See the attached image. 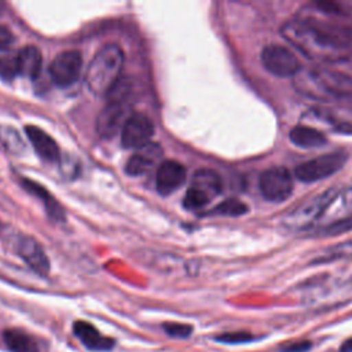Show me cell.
<instances>
[{
  "label": "cell",
  "mask_w": 352,
  "mask_h": 352,
  "mask_svg": "<svg viewBox=\"0 0 352 352\" xmlns=\"http://www.w3.org/2000/svg\"><path fill=\"white\" fill-rule=\"evenodd\" d=\"M319 120L329 124L333 129L342 133H352V114L340 109H315Z\"/></svg>",
  "instance_id": "44dd1931"
},
{
  "label": "cell",
  "mask_w": 352,
  "mask_h": 352,
  "mask_svg": "<svg viewBox=\"0 0 352 352\" xmlns=\"http://www.w3.org/2000/svg\"><path fill=\"white\" fill-rule=\"evenodd\" d=\"M4 7H6V4L3 3V1H0V15H1V12H3V10H4Z\"/></svg>",
  "instance_id": "1f68e13d"
},
{
  "label": "cell",
  "mask_w": 352,
  "mask_h": 352,
  "mask_svg": "<svg viewBox=\"0 0 352 352\" xmlns=\"http://www.w3.org/2000/svg\"><path fill=\"white\" fill-rule=\"evenodd\" d=\"M12 40H14V37H12L11 30L7 26L0 25V51L7 50L11 45Z\"/></svg>",
  "instance_id": "f1b7e54d"
},
{
  "label": "cell",
  "mask_w": 352,
  "mask_h": 352,
  "mask_svg": "<svg viewBox=\"0 0 352 352\" xmlns=\"http://www.w3.org/2000/svg\"><path fill=\"white\" fill-rule=\"evenodd\" d=\"M253 337L249 333L245 331H234V333H224L216 337L217 341L226 342V344H241V342H248Z\"/></svg>",
  "instance_id": "4316f807"
},
{
  "label": "cell",
  "mask_w": 352,
  "mask_h": 352,
  "mask_svg": "<svg viewBox=\"0 0 352 352\" xmlns=\"http://www.w3.org/2000/svg\"><path fill=\"white\" fill-rule=\"evenodd\" d=\"M348 256H352V242L338 245L337 248H334V249L329 250V253L326 254L324 260H333V258L348 257Z\"/></svg>",
  "instance_id": "83f0119b"
},
{
  "label": "cell",
  "mask_w": 352,
  "mask_h": 352,
  "mask_svg": "<svg viewBox=\"0 0 352 352\" xmlns=\"http://www.w3.org/2000/svg\"><path fill=\"white\" fill-rule=\"evenodd\" d=\"M290 140L302 148H315L326 144V136L316 128L308 125H296L289 133Z\"/></svg>",
  "instance_id": "ffe728a7"
},
{
  "label": "cell",
  "mask_w": 352,
  "mask_h": 352,
  "mask_svg": "<svg viewBox=\"0 0 352 352\" xmlns=\"http://www.w3.org/2000/svg\"><path fill=\"white\" fill-rule=\"evenodd\" d=\"M154 133L153 121L143 113L129 116L121 131V143L125 148H142L150 143Z\"/></svg>",
  "instance_id": "7c38bea8"
},
{
  "label": "cell",
  "mask_w": 352,
  "mask_h": 352,
  "mask_svg": "<svg viewBox=\"0 0 352 352\" xmlns=\"http://www.w3.org/2000/svg\"><path fill=\"white\" fill-rule=\"evenodd\" d=\"M16 63L19 76L28 77L30 80H36L41 70V54L36 45H26L21 48L16 54Z\"/></svg>",
  "instance_id": "ac0fdd59"
},
{
  "label": "cell",
  "mask_w": 352,
  "mask_h": 352,
  "mask_svg": "<svg viewBox=\"0 0 352 352\" xmlns=\"http://www.w3.org/2000/svg\"><path fill=\"white\" fill-rule=\"evenodd\" d=\"M74 334L78 340L92 351H110L114 345V340L102 336L96 327L84 320H77L73 326Z\"/></svg>",
  "instance_id": "e0dca14e"
},
{
  "label": "cell",
  "mask_w": 352,
  "mask_h": 352,
  "mask_svg": "<svg viewBox=\"0 0 352 352\" xmlns=\"http://www.w3.org/2000/svg\"><path fill=\"white\" fill-rule=\"evenodd\" d=\"M124 65V52L117 44L100 48L87 67L85 82L89 91L98 96L109 95L120 81Z\"/></svg>",
  "instance_id": "3957f363"
},
{
  "label": "cell",
  "mask_w": 352,
  "mask_h": 352,
  "mask_svg": "<svg viewBox=\"0 0 352 352\" xmlns=\"http://www.w3.org/2000/svg\"><path fill=\"white\" fill-rule=\"evenodd\" d=\"M82 55L77 50H69L58 54L48 69L52 82L60 88L73 85L81 74Z\"/></svg>",
  "instance_id": "9c48e42d"
},
{
  "label": "cell",
  "mask_w": 352,
  "mask_h": 352,
  "mask_svg": "<svg viewBox=\"0 0 352 352\" xmlns=\"http://www.w3.org/2000/svg\"><path fill=\"white\" fill-rule=\"evenodd\" d=\"M263 197L271 202H283L293 192V176L285 166L265 169L258 180Z\"/></svg>",
  "instance_id": "ba28073f"
},
{
  "label": "cell",
  "mask_w": 352,
  "mask_h": 352,
  "mask_svg": "<svg viewBox=\"0 0 352 352\" xmlns=\"http://www.w3.org/2000/svg\"><path fill=\"white\" fill-rule=\"evenodd\" d=\"M26 136L29 138L33 148L36 153L45 161L54 162L58 161L60 157L59 147L54 138H51L47 132H44L41 128L36 125H26L25 126Z\"/></svg>",
  "instance_id": "2e32d148"
},
{
  "label": "cell",
  "mask_w": 352,
  "mask_h": 352,
  "mask_svg": "<svg viewBox=\"0 0 352 352\" xmlns=\"http://www.w3.org/2000/svg\"><path fill=\"white\" fill-rule=\"evenodd\" d=\"M264 67L278 77H294L302 67L298 58L286 47L270 44L261 51Z\"/></svg>",
  "instance_id": "30bf717a"
},
{
  "label": "cell",
  "mask_w": 352,
  "mask_h": 352,
  "mask_svg": "<svg viewBox=\"0 0 352 352\" xmlns=\"http://www.w3.org/2000/svg\"><path fill=\"white\" fill-rule=\"evenodd\" d=\"M340 352H352V338H349L341 344Z\"/></svg>",
  "instance_id": "4dcf8cb0"
},
{
  "label": "cell",
  "mask_w": 352,
  "mask_h": 352,
  "mask_svg": "<svg viewBox=\"0 0 352 352\" xmlns=\"http://www.w3.org/2000/svg\"><path fill=\"white\" fill-rule=\"evenodd\" d=\"M16 76H19L16 56L15 55L0 56V78L6 81H11Z\"/></svg>",
  "instance_id": "d4e9b609"
},
{
  "label": "cell",
  "mask_w": 352,
  "mask_h": 352,
  "mask_svg": "<svg viewBox=\"0 0 352 352\" xmlns=\"http://www.w3.org/2000/svg\"><path fill=\"white\" fill-rule=\"evenodd\" d=\"M346 161V155L344 153H330L323 154L320 157H315L309 161L300 164L294 175L298 180L304 183H312L331 176L338 172Z\"/></svg>",
  "instance_id": "52a82bcc"
},
{
  "label": "cell",
  "mask_w": 352,
  "mask_h": 352,
  "mask_svg": "<svg viewBox=\"0 0 352 352\" xmlns=\"http://www.w3.org/2000/svg\"><path fill=\"white\" fill-rule=\"evenodd\" d=\"M18 254L38 275L47 276L50 272V260L43 246L32 236H22L18 242Z\"/></svg>",
  "instance_id": "5bb4252c"
},
{
  "label": "cell",
  "mask_w": 352,
  "mask_h": 352,
  "mask_svg": "<svg viewBox=\"0 0 352 352\" xmlns=\"http://www.w3.org/2000/svg\"><path fill=\"white\" fill-rule=\"evenodd\" d=\"M293 85L301 95L314 100L352 98V72L337 66L301 69L293 77Z\"/></svg>",
  "instance_id": "7a4b0ae2"
},
{
  "label": "cell",
  "mask_w": 352,
  "mask_h": 352,
  "mask_svg": "<svg viewBox=\"0 0 352 352\" xmlns=\"http://www.w3.org/2000/svg\"><path fill=\"white\" fill-rule=\"evenodd\" d=\"M22 186L26 191H29L30 194L40 198V201L45 206V210H47L48 216L52 220H55V221H63L65 220V212H63L62 206L41 184H38V183H36L30 179H22Z\"/></svg>",
  "instance_id": "d6986e66"
},
{
  "label": "cell",
  "mask_w": 352,
  "mask_h": 352,
  "mask_svg": "<svg viewBox=\"0 0 352 352\" xmlns=\"http://www.w3.org/2000/svg\"><path fill=\"white\" fill-rule=\"evenodd\" d=\"M164 331L173 338H187L192 333V327L186 323H165L164 324Z\"/></svg>",
  "instance_id": "484cf974"
},
{
  "label": "cell",
  "mask_w": 352,
  "mask_h": 352,
  "mask_svg": "<svg viewBox=\"0 0 352 352\" xmlns=\"http://www.w3.org/2000/svg\"><path fill=\"white\" fill-rule=\"evenodd\" d=\"M311 348V342L309 341H300V342H294L292 345H287L283 352H305Z\"/></svg>",
  "instance_id": "f546056e"
},
{
  "label": "cell",
  "mask_w": 352,
  "mask_h": 352,
  "mask_svg": "<svg viewBox=\"0 0 352 352\" xmlns=\"http://www.w3.org/2000/svg\"><path fill=\"white\" fill-rule=\"evenodd\" d=\"M311 230L314 235L324 236L352 230V187L338 192L336 191Z\"/></svg>",
  "instance_id": "277c9868"
},
{
  "label": "cell",
  "mask_w": 352,
  "mask_h": 352,
  "mask_svg": "<svg viewBox=\"0 0 352 352\" xmlns=\"http://www.w3.org/2000/svg\"><path fill=\"white\" fill-rule=\"evenodd\" d=\"M0 138H1V142L6 146L7 150H10V151H12L15 154L23 151V147H25L23 142H22L21 136L16 133L15 129L6 126L4 131L0 133Z\"/></svg>",
  "instance_id": "cb8c5ba5"
},
{
  "label": "cell",
  "mask_w": 352,
  "mask_h": 352,
  "mask_svg": "<svg viewBox=\"0 0 352 352\" xmlns=\"http://www.w3.org/2000/svg\"><path fill=\"white\" fill-rule=\"evenodd\" d=\"M162 147L157 143H148L133 153L125 165V172L129 176H140L148 172L161 158Z\"/></svg>",
  "instance_id": "9a60e30c"
},
{
  "label": "cell",
  "mask_w": 352,
  "mask_h": 352,
  "mask_svg": "<svg viewBox=\"0 0 352 352\" xmlns=\"http://www.w3.org/2000/svg\"><path fill=\"white\" fill-rule=\"evenodd\" d=\"M246 212H248V206L242 201L236 198H230L219 204L212 213L223 214V216H241Z\"/></svg>",
  "instance_id": "603a6c76"
},
{
  "label": "cell",
  "mask_w": 352,
  "mask_h": 352,
  "mask_svg": "<svg viewBox=\"0 0 352 352\" xmlns=\"http://www.w3.org/2000/svg\"><path fill=\"white\" fill-rule=\"evenodd\" d=\"M280 33L294 48L312 60L341 63L349 56L351 33L308 21L286 22Z\"/></svg>",
  "instance_id": "6da1fadb"
},
{
  "label": "cell",
  "mask_w": 352,
  "mask_h": 352,
  "mask_svg": "<svg viewBox=\"0 0 352 352\" xmlns=\"http://www.w3.org/2000/svg\"><path fill=\"white\" fill-rule=\"evenodd\" d=\"M129 106L125 99H110L96 117V132L100 138H113L129 118Z\"/></svg>",
  "instance_id": "8fae6325"
},
{
  "label": "cell",
  "mask_w": 352,
  "mask_h": 352,
  "mask_svg": "<svg viewBox=\"0 0 352 352\" xmlns=\"http://www.w3.org/2000/svg\"><path fill=\"white\" fill-rule=\"evenodd\" d=\"M187 170L183 164L175 160L162 161L157 169L155 184L157 191L161 195H169L175 192L186 180Z\"/></svg>",
  "instance_id": "4fadbf2b"
},
{
  "label": "cell",
  "mask_w": 352,
  "mask_h": 352,
  "mask_svg": "<svg viewBox=\"0 0 352 352\" xmlns=\"http://www.w3.org/2000/svg\"><path fill=\"white\" fill-rule=\"evenodd\" d=\"M221 192L220 176L212 169H198L190 188L187 190L183 205L188 210L201 209Z\"/></svg>",
  "instance_id": "5b68a950"
},
{
  "label": "cell",
  "mask_w": 352,
  "mask_h": 352,
  "mask_svg": "<svg viewBox=\"0 0 352 352\" xmlns=\"http://www.w3.org/2000/svg\"><path fill=\"white\" fill-rule=\"evenodd\" d=\"M3 340L11 352H40L37 341L19 329H8L3 333Z\"/></svg>",
  "instance_id": "7402d4cb"
},
{
  "label": "cell",
  "mask_w": 352,
  "mask_h": 352,
  "mask_svg": "<svg viewBox=\"0 0 352 352\" xmlns=\"http://www.w3.org/2000/svg\"><path fill=\"white\" fill-rule=\"evenodd\" d=\"M334 194L336 191L333 190L326 191L302 202L283 217V226L292 231H309L315 226Z\"/></svg>",
  "instance_id": "8992f818"
}]
</instances>
